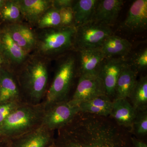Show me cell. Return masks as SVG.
Here are the masks:
<instances>
[{
	"label": "cell",
	"mask_w": 147,
	"mask_h": 147,
	"mask_svg": "<svg viewBox=\"0 0 147 147\" xmlns=\"http://www.w3.org/2000/svg\"><path fill=\"white\" fill-rule=\"evenodd\" d=\"M113 100L106 94L85 101L79 105L80 112L102 117H110Z\"/></svg>",
	"instance_id": "cell-22"
},
{
	"label": "cell",
	"mask_w": 147,
	"mask_h": 147,
	"mask_svg": "<svg viewBox=\"0 0 147 147\" xmlns=\"http://www.w3.org/2000/svg\"><path fill=\"white\" fill-rule=\"evenodd\" d=\"M4 29L15 43L28 54L35 49L37 35L29 26L21 23L9 24Z\"/></svg>",
	"instance_id": "cell-12"
},
{
	"label": "cell",
	"mask_w": 147,
	"mask_h": 147,
	"mask_svg": "<svg viewBox=\"0 0 147 147\" xmlns=\"http://www.w3.org/2000/svg\"><path fill=\"white\" fill-rule=\"evenodd\" d=\"M74 1L72 0H54L52 1V5L58 10L66 7H71Z\"/></svg>",
	"instance_id": "cell-30"
},
{
	"label": "cell",
	"mask_w": 147,
	"mask_h": 147,
	"mask_svg": "<svg viewBox=\"0 0 147 147\" xmlns=\"http://www.w3.org/2000/svg\"><path fill=\"white\" fill-rule=\"evenodd\" d=\"M54 138V131L41 125L30 132L9 140L8 147H51Z\"/></svg>",
	"instance_id": "cell-9"
},
{
	"label": "cell",
	"mask_w": 147,
	"mask_h": 147,
	"mask_svg": "<svg viewBox=\"0 0 147 147\" xmlns=\"http://www.w3.org/2000/svg\"><path fill=\"white\" fill-rule=\"evenodd\" d=\"M126 63L122 57H116L105 59L102 64L98 75L103 81L106 94L110 99H114L118 79Z\"/></svg>",
	"instance_id": "cell-10"
},
{
	"label": "cell",
	"mask_w": 147,
	"mask_h": 147,
	"mask_svg": "<svg viewBox=\"0 0 147 147\" xmlns=\"http://www.w3.org/2000/svg\"><path fill=\"white\" fill-rule=\"evenodd\" d=\"M4 62V60L1 54L0 53V70L2 68V66Z\"/></svg>",
	"instance_id": "cell-33"
},
{
	"label": "cell",
	"mask_w": 147,
	"mask_h": 147,
	"mask_svg": "<svg viewBox=\"0 0 147 147\" xmlns=\"http://www.w3.org/2000/svg\"><path fill=\"white\" fill-rule=\"evenodd\" d=\"M131 139L133 147H147V144L142 140L132 137Z\"/></svg>",
	"instance_id": "cell-31"
},
{
	"label": "cell",
	"mask_w": 147,
	"mask_h": 147,
	"mask_svg": "<svg viewBox=\"0 0 147 147\" xmlns=\"http://www.w3.org/2000/svg\"><path fill=\"white\" fill-rule=\"evenodd\" d=\"M1 28H0V43H1Z\"/></svg>",
	"instance_id": "cell-35"
},
{
	"label": "cell",
	"mask_w": 147,
	"mask_h": 147,
	"mask_svg": "<svg viewBox=\"0 0 147 147\" xmlns=\"http://www.w3.org/2000/svg\"><path fill=\"white\" fill-rule=\"evenodd\" d=\"M59 11L60 16L61 26H74V14L72 7L62 8L59 10Z\"/></svg>",
	"instance_id": "cell-29"
},
{
	"label": "cell",
	"mask_w": 147,
	"mask_h": 147,
	"mask_svg": "<svg viewBox=\"0 0 147 147\" xmlns=\"http://www.w3.org/2000/svg\"><path fill=\"white\" fill-rule=\"evenodd\" d=\"M123 3L122 0L98 1L91 22L110 27L115 23Z\"/></svg>",
	"instance_id": "cell-11"
},
{
	"label": "cell",
	"mask_w": 147,
	"mask_h": 147,
	"mask_svg": "<svg viewBox=\"0 0 147 147\" xmlns=\"http://www.w3.org/2000/svg\"><path fill=\"white\" fill-rule=\"evenodd\" d=\"M137 71L127 63L118 79L114 99H128L137 83Z\"/></svg>",
	"instance_id": "cell-20"
},
{
	"label": "cell",
	"mask_w": 147,
	"mask_h": 147,
	"mask_svg": "<svg viewBox=\"0 0 147 147\" xmlns=\"http://www.w3.org/2000/svg\"><path fill=\"white\" fill-rule=\"evenodd\" d=\"M1 38L0 53L4 61L14 66L23 65L28 54L15 43L5 29L1 30Z\"/></svg>",
	"instance_id": "cell-14"
},
{
	"label": "cell",
	"mask_w": 147,
	"mask_h": 147,
	"mask_svg": "<svg viewBox=\"0 0 147 147\" xmlns=\"http://www.w3.org/2000/svg\"><path fill=\"white\" fill-rule=\"evenodd\" d=\"M147 26V1L136 0L131 4L123 27L131 32L142 31Z\"/></svg>",
	"instance_id": "cell-13"
},
{
	"label": "cell",
	"mask_w": 147,
	"mask_h": 147,
	"mask_svg": "<svg viewBox=\"0 0 147 147\" xmlns=\"http://www.w3.org/2000/svg\"><path fill=\"white\" fill-rule=\"evenodd\" d=\"M57 131L51 147H133L130 132L110 117L79 112Z\"/></svg>",
	"instance_id": "cell-1"
},
{
	"label": "cell",
	"mask_w": 147,
	"mask_h": 147,
	"mask_svg": "<svg viewBox=\"0 0 147 147\" xmlns=\"http://www.w3.org/2000/svg\"><path fill=\"white\" fill-rule=\"evenodd\" d=\"M75 67L76 60L73 56H69L61 62L52 84L46 92V99L43 102L45 107L67 100V97L73 82Z\"/></svg>",
	"instance_id": "cell-5"
},
{
	"label": "cell",
	"mask_w": 147,
	"mask_h": 147,
	"mask_svg": "<svg viewBox=\"0 0 147 147\" xmlns=\"http://www.w3.org/2000/svg\"><path fill=\"white\" fill-rule=\"evenodd\" d=\"M132 45L128 40L112 34L104 40L99 47L105 59L122 57L131 51Z\"/></svg>",
	"instance_id": "cell-19"
},
{
	"label": "cell",
	"mask_w": 147,
	"mask_h": 147,
	"mask_svg": "<svg viewBox=\"0 0 147 147\" xmlns=\"http://www.w3.org/2000/svg\"><path fill=\"white\" fill-rule=\"evenodd\" d=\"M9 140L5 139L3 142H0V147H8Z\"/></svg>",
	"instance_id": "cell-32"
},
{
	"label": "cell",
	"mask_w": 147,
	"mask_h": 147,
	"mask_svg": "<svg viewBox=\"0 0 147 147\" xmlns=\"http://www.w3.org/2000/svg\"><path fill=\"white\" fill-rule=\"evenodd\" d=\"M110 117L119 126L131 132L137 111L127 98L115 99Z\"/></svg>",
	"instance_id": "cell-16"
},
{
	"label": "cell",
	"mask_w": 147,
	"mask_h": 147,
	"mask_svg": "<svg viewBox=\"0 0 147 147\" xmlns=\"http://www.w3.org/2000/svg\"><path fill=\"white\" fill-rule=\"evenodd\" d=\"M112 34L110 27L90 22L76 28L74 45L78 50L99 48Z\"/></svg>",
	"instance_id": "cell-7"
},
{
	"label": "cell",
	"mask_w": 147,
	"mask_h": 147,
	"mask_svg": "<svg viewBox=\"0 0 147 147\" xmlns=\"http://www.w3.org/2000/svg\"><path fill=\"white\" fill-rule=\"evenodd\" d=\"M134 132L140 137H145L147 134V110L137 111L131 132Z\"/></svg>",
	"instance_id": "cell-26"
},
{
	"label": "cell",
	"mask_w": 147,
	"mask_h": 147,
	"mask_svg": "<svg viewBox=\"0 0 147 147\" xmlns=\"http://www.w3.org/2000/svg\"><path fill=\"white\" fill-rule=\"evenodd\" d=\"M22 67L18 82L23 101L34 105L41 103L48 82L47 62L44 58L37 55L27 59Z\"/></svg>",
	"instance_id": "cell-2"
},
{
	"label": "cell",
	"mask_w": 147,
	"mask_h": 147,
	"mask_svg": "<svg viewBox=\"0 0 147 147\" xmlns=\"http://www.w3.org/2000/svg\"><path fill=\"white\" fill-rule=\"evenodd\" d=\"M0 17L9 24L21 23L23 18L17 0L5 1L0 11Z\"/></svg>",
	"instance_id": "cell-24"
},
{
	"label": "cell",
	"mask_w": 147,
	"mask_h": 147,
	"mask_svg": "<svg viewBox=\"0 0 147 147\" xmlns=\"http://www.w3.org/2000/svg\"><path fill=\"white\" fill-rule=\"evenodd\" d=\"M5 1V0H0V11L1 10V9Z\"/></svg>",
	"instance_id": "cell-34"
},
{
	"label": "cell",
	"mask_w": 147,
	"mask_h": 147,
	"mask_svg": "<svg viewBox=\"0 0 147 147\" xmlns=\"http://www.w3.org/2000/svg\"><path fill=\"white\" fill-rule=\"evenodd\" d=\"M42 126L50 131L58 130L67 125L80 112L79 105L66 100L45 107Z\"/></svg>",
	"instance_id": "cell-6"
},
{
	"label": "cell",
	"mask_w": 147,
	"mask_h": 147,
	"mask_svg": "<svg viewBox=\"0 0 147 147\" xmlns=\"http://www.w3.org/2000/svg\"><path fill=\"white\" fill-rule=\"evenodd\" d=\"M23 18L36 24L46 11L53 6L50 0H17Z\"/></svg>",
	"instance_id": "cell-18"
},
{
	"label": "cell",
	"mask_w": 147,
	"mask_h": 147,
	"mask_svg": "<svg viewBox=\"0 0 147 147\" xmlns=\"http://www.w3.org/2000/svg\"><path fill=\"white\" fill-rule=\"evenodd\" d=\"M79 73L98 75L105 58L100 48L79 50Z\"/></svg>",
	"instance_id": "cell-15"
},
{
	"label": "cell",
	"mask_w": 147,
	"mask_h": 147,
	"mask_svg": "<svg viewBox=\"0 0 147 147\" xmlns=\"http://www.w3.org/2000/svg\"><path fill=\"white\" fill-rule=\"evenodd\" d=\"M12 101L24 102L18 82L11 71L2 67L0 70V104Z\"/></svg>",
	"instance_id": "cell-17"
},
{
	"label": "cell",
	"mask_w": 147,
	"mask_h": 147,
	"mask_svg": "<svg viewBox=\"0 0 147 147\" xmlns=\"http://www.w3.org/2000/svg\"><path fill=\"white\" fill-rule=\"evenodd\" d=\"M22 102L12 101L0 104V124Z\"/></svg>",
	"instance_id": "cell-27"
},
{
	"label": "cell",
	"mask_w": 147,
	"mask_h": 147,
	"mask_svg": "<svg viewBox=\"0 0 147 147\" xmlns=\"http://www.w3.org/2000/svg\"><path fill=\"white\" fill-rule=\"evenodd\" d=\"M45 109L43 102L36 105L21 102L0 124V137L10 140L38 128Z\"/></svg>",
	"instance_id": "cell-3"
},
{
	"label": "cell",
	"mask_w": 147,
	"mask_h": 147,
	"mask_svg": "<svg viewBox=\"0 0 147 147\" xmlns=\"http://www.w3.org/2000/svg\"><path fill=\"white\" fill-rule=\"evenodd\" d=\"M98 1L97 0L74 1L72 9L74 26L76 28L91 21Z\"/></svg>",
	"instance_id": "cell-21"
},
{
	"label": "cell",
	"mask_w": 147,
	"mask_h": 147,
	"mask_svg": "<svg viewBox=\"0 0 147 147\" xmlns=\"http://www.w3.org/2000/svg\"><path fill=\"white\" fill-rule=\"evenodd\" d=\"M132 65L136 71L145 69L147 67V48L136 54L133 58Z\"/></svg>",
	"instance_id": "cell-28"
},
{
	"label": "cell",
	"mask_w": 147,
	"mask_h": 147,
	"mask_svg": "<svg viewBox=\"0 0 147 147\" xmlns=\"http://www.w3.org/2000/svg\"><path fill=\"white\" fill-rule=\"evenodd\" d=\"M106 94L103 81L98 75H80L71 103L79 105L82 102Z\"/></svg>",
	"instance_id": "cell-8"
},
{
	"label": "cell",
	"mask_w": 147,
	"mask_h": 147,
	"mask_svg": "<svg viewBox=\"0 0 147 147\" xmlns=\"http://www.w3.org/2000/svg\"><path fill=\"white\" fill-rule=\"evenodd\" d=\"M76 32L74 26L44 29L37 35V55L47 58L69 50L74 45Z\"/></svg>",
	"instance_id": "cell-4"
},
{
	"label": "cell",
	"mask_w": 147,
	"mask_h": 147,
	"mask_svg": "<svg viewBox=\"0 0 147 147\" xmlns=\"http://www.w3.org/2000/svg\"><path fill=\"white\" fill-rule=\"evenodd\" d=\"M128 98L136 111L147 110V78L142 76L137 83Z\"/></svg>",
	"instance_id": "cell-23"
},
{
	"label": "cell",
	"mask_w": 147,
	"mask_h": 147,
	"mask_svg": "<svg viewBox=\"0 0 147 147\" xmlns=\"http://www.w3.org/2000/svg\"><path fill=\"white\" fill-rule=\"evenodd\" d=\"M37 25L38 28L42 30L61 27V18L59 10L52 6L40 17Z\"/></svg>",
	"instance_id": "cell-25"
}]
</instances>
